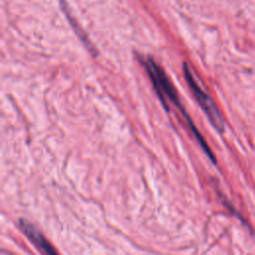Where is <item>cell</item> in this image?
I'll return each mask as SVG.
<instances>
[{
  "label": "cell",
  "mask_w": 255,
  "mask_h": 255,
  "mask_svg": "<svg viewBox=\"0 0 255 255\" xmlns=\"http://www.w3.org/2000/svg\"><path fill=\"white\" fill-rule=\"evenodd\" d=\"M138 60H139L140 64L142 65V67L145 69L146 74L148 75V77L150 79V82L153 86V89L156 92V94H157V96H158V98L161 102V105L164 107V109L166 111H169L168 104L166 103V100H167L179 109L180 113L185 118V121L188 124L189 128L193 132V134H194L195 138L197 139V141L199 142L200 146L202 147V149L204 150L206 155L210 158V160L215 163L216 162L215 156L213 155V153H212L211 149L209 148L208 144L206 143L205 139L202 137L200 132L197 130V128L194 126V124L192 123L190 117L187 115L185 109L182 107V105L180 103V100H179V97L176 93V90L174 89V87L172 86L170 81L168 80V78H167L166 74L164 73L163 69L150 56H147V57L140 56V57H138Z\"/></svg>",
  "instance_id": "cell-1"
},
{
  "label": "cell",
  "mask_w": 255,
  "mask_h": 255,
  "mask_svg": "<svg viewBox=\"0 0 255 255\" xmlns=\"http://www.w3.org/2000/svg\"><path fill=\"white\" fill-rule=\"evenodd\" d=\"M182 68H183V74H184L186 83L188 84V86L190 88V91L193 93L194 98L196 99L198 105L200 106V108L205 113L206 117L208 118V120H209L210 124L213 126V128L217 131L223 132L224 131V127H225L224 120H223V117H222L221 113L219 112L218 108L214 104L213 100L199 86V84L195 80V78H194L189 66L187 65V63H183Z\"/></svg>",
  "instance_id": "cell-2"
},
{
  "label": "cell",
  "mask_w": 255,
  "mask_h": 255,
  "mask_svg": "<svg viewBox=\"0 0 255 255\" xmlns=\"http://www.w3.org/2000/svg\"><path fill=\"white\" fill-rule=\"evenodd\" d=\"M19 227L23 231V233L27 236V238L43 253L45 254H56L57 251L54 249V247L49 243V241L44 237V235L29 221L26 219H20Z\"/></svg>",
  "instance_id": "cell-3"
},
{
  "label": "cell",
  "mask_w": 255,
  "mask_h": 255,
  "mask_svg": "<svg viewBox=\"0 0 255 255\" xmlns=\"http://www.w3.org/2000/svg\"><path fill=\"white\" fill-rule=\"evenodd\" d=\"M59 2H60V6H61V8L63 9V11H64V13H65L67 19H68L69 22L71 23L73 29L75 30V32L77 33V35L79 36V38H80V39L82 40V42L86 45V47L89 48V50H90L92 53H94V48H93V46L91 45V43H90L88 37L86 36V34L84 33V31H83V30L81 29V27L78 25L76 19L73 17L72 12H71V10H70V7H69V5L67 4L66 0H59Z\"/></svg>",
  "instance_id": "cell-4"
}]
</instances>
